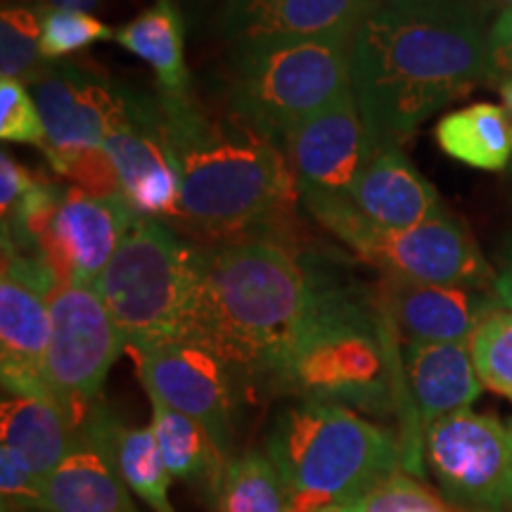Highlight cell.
<instances>
[{
  "label": "cell",
  "mask_w": 512,
  "mask_h": 512,
  "mask_svg": "<svg viewBox=\"0 0 512 512\" xmlns=\"http://www.w3.org/2000/svg\"><path fill=\"white\" fill-rule=\"evenodd\" d=\"M155 105L181 181L176 226L223 245L275 240L302 200L283 147L238 114H214L192 95L159 93Z\"/></svg>",
  "instance_id": "obj_1"
},
{
  "label": "cell",
  "mask_w": 512,
  "mask_h": 512,
  "mask_svg": "<svg viewBox=\"0 0 512 512\" xmlns=\"http://www.w3.org/2000/svg\"><path fill=\"white\" fill-rule=\"evenodd\" d=\"M489 27L375 8L351 41V88L370 150L399 145L427 117L489 81Z\"/></svg>",
  "instance_id": "obj_2"
},
{
  "label": "cell",
  "mask_w": 512,
  "mask_h": 512,
  "mask_svg": "<svg viewBox=\"0 0 512 512\" xmlns=\"http://www.w3.org/2000/svg\"><path fill=\"white\" fill-rule=\"evenodd\" d=\"M330 278L283 242L242 240L207 249L202 344L228 368L280 382L318 323Z\"/></svg>",
  "instance_id": "obj_3"
},
{
  "label": "cell",
  "mask_w": 512,
  "mask_h": 512,
  "mask_svg": "<svg viewBox=\"0 0 512 512\" xmlns=\"http://www.w3.org/2000/svg\"><path fill=\"white\" fill-rule=\"evenodd\" d=\"M207 249L178 238L159 219L136 216L95 292L128 351L202 344Z\"/></svg>",
  "instance_id": "obj_4"
},
{
  "label": "cell",
  "mask_w": 512,
  "mask_h": 512,
  "mask_svg": "<svg viewBox=\"0 0 512 512\" xmlns=\"http://www.w3.org/2000/svg\"><path fill=\"white\" fill-rule=\"evenodd\" d=\"M268 456L283 477L290 512H328L363 501L399 472L392 434L342 403L304 401L275 422Z\"/></svg>",
  "instance_id": "obj_5"
},
{
  "label": "cell",
  "mask_w": 512,
  "mask_h": 512,
  "mask_svg": "<svg viewBox=\"0 0 512 512\" xmlns=\"http://www.w3.org/2000/svg\"><path fill=\"white\" fill-rule=\"evenodd\" d=\"M349 91V38H266L230 48V112L278 147Z\"/></svg>",
  "instance_id": "obj_6"
},
{
  "label": "cell",
  "mask_w": 512,
  "mask_h": 512,
  "mask_svg": "<svg viewBox=\"0 0 512 512\" xmlns=\"http://www.w3.org/2000/svg\"><path fill=\"white\" fill-rule=\"evenodd\" d=\"M280 382L311 401L382 408L392 396V373L384 328L368 299L330 280L318 323Z\"/></svg>",
  "instance_id": "obj_7"
},
{
  "label": "cell",
  "mask_w": 512,
  "mask_h": 512,
  "mask_svg": "<svg viewBox=\"0 0 512 512\" xmlns=\"http://www.w3.org/2000/svg\"><path fill=\"white\" fill-rule=\"evenodd\" d=\"M318 223L380 268L387 278L484 290L498 275L463 223L448 211L408 230H380L351 207L349 197L302 200Z\"/></svg>",
  "instance_id": "obj_8"
},
{
  "label": "cell",
  "mask_w": 512,
  "mask_h": 512,
  "mask_svg": "<svg viewBox=\"0 0 512 512\" xmlns=\"http://www.w3.org/2000/svg\"><path fill=\"white\" fill-rule=\"evenodd\" d=\"M53 332L46 356L50 399L76 432L95 411L102 384L126 339L95 287L62 285L50 302Z\"/></svg>",
  "instance_id": "obj_9"
},
{
  "label": "cell",
  "mask_w": 512,
  "mask_h": 512,
  "mask_svg": "<svg viewBox=\"0 0 512 512\" xmlns=\"http://www.w3.org/2000/svg\"><path fill=\"white\" fill-rule=\"evenodd\" d=\"M62 283L38 256L3 245L0 280V377L5 394L48 396L46 356L53 332L50 302Z\"/></svg>",
  "instance_id": "obj_10"
},
{
  "label": "cell",
  "mask_w": 512,
  "mask_h": 512,
  "mask_svg": "<svg viewBox=\"0 0 512 512\" xmlns=\"http://www.w3.org/2000/svg\"><path fill=\"white\" fill-rule=\"evenodd\" d=\"M422 439L427 463L446 491L482 510L512 508L510 425L467 408L432 422Z\"/></svg>",
  "instance_id": "obj_11"
},
{
  "label": "cell",
  "mask_w": 512,
  "mask_h": 512,
  "mask_svg": "<svg viewBox=\"0 0 512 512\" xmlns=\"http://www.w3.org/2000/svg\"><path fill=\"white\" fill-rule=\"evenodd\" d=\"M105 152L117 169L121 197L128 207L147 219L178 221L181 181L159 128L155 98L124 88L119 110L107 131Z\"/></svg>",
  "instance_id": "obj_12"
},
{
  "label": "cell",
  "mask_w": 512,
  "mask_h": 512,
  "mask_svg": "<svg viewBox=\"0 0 512 512\" xmlns=\"http://www.w3.org/2000/svg\"><path fill=\"white\" fill-rule=\"evenodd\" d=\"M131 356L150 401L200 422L223 456H228L233 399L226 363L197 342L131 351Z\"/></svg>",
  "instance_id": "obj_13"
},
{
  "label": "cell",
  "mask_w": 512,
  "mask_h": 512,
  "mask_svg": "<svg viewBox=\"0 0 512 512\" xmlns=\"http://www.w3.org/2000/svg\"><path fill=\"white\" fill-rule=\"evenodd\" d=\"M136 216L121 195L98 197L81 188H67L38 254L62 285L93 287Z\"/></svg>",
  "instance_id": "obj_14"
},
{
  "label": "cell",
  "mask_w": 512,
  "mask_h": 512,
  "mask_svg": "<svg viewBox=\"0 0 512 512\" xmlns=\"http://www.w3.org/2000/svg\"><path fill=\"white\" fill-rule=\"evenodd\" d=\"M283 152L302 200L349 197L363 166L373 157L354 88L294 128L285 138Z\"/></svg>",
  "instance_id": "obj_15"
},
{
  "label": "cell",
  "mask_w": 512,
  "mask_h": 512,
  "mask_svg": "<svg viewBox=\"0 0 512 512\" xmlns=\"http://www.w3.org/2000/svg\"><path fill=\"white\" fill-rule=\"evenodd\" d=\"M34 86V100L46 128V157H67L86 150H105V138L119 110L124 88L79 64L48 67Z\"/></svg>",
  "instance_id": "obj_16"
},
{
  "label": "cell",
  "mask_w": 512,
  "mask_h": 512,
  "mask_svg": "<svg viewBox=\"0 0 512 512\" xmlns=\"http://www.w3.org/2000/svg\"><path fill=\"white\" fill-rule=\"evenodd\" d=\"M373 0H223L219 31L230 43L266 38H349Z\"/></svg>",
  "instance_id": "obj_17"
},
{
  "label": "cell",
  "mask_w": 512,
  "mask_h": 512,
  "mask_svg": "<svg viewBox=\"0 0 512 512\" xmlns=\"http://www.w3.org/2000/svg\"><path fill=\"white\" fill-rule=\"evenodd\" d=\"M349 202L380 230L415 228L446 211L434 185L415 169L399 145L373 152L349 192Z\"/></svg>",
  "instance_id": "obj_18"
},
{
  "label": "cell",
  "mask_w": 512,
  "mask_h": 512,
  "mask_svg": "<svg viewBox=\"0 0 512 512\" xmlns=\"http://www.w3.org/2000/svg\"><path fill=\"white\" fill-rule=\"evenodd\" d=\"M384 306L406 342H470L479 320L498 302L479 297L477 290L465 287L387 278Z\"/></svg>",
  "instance_id": "obj_19"
},
{
  "label": "cell",
  "mask_w": 512,
  "mask_h": 512,
  "mask_svg": "<svg viewBox=\"0 0 512 512\" xmlns=\"http://www.w3.org/2000/svg\"><path fill=\"white\" fill-rule=\"evenodd\" d=\"M403 356L422 432L446 415L467 411L482 394L467 342H406Z\"/></svg>",
  "instance_id": "obj_20"
},
{
  "label": "cell",
  "mask_w": 512,
  "mask_h": 512,
  "mask_svg": "<svg viewBox=\"0 0 512 512\" xmlns=\"http://www.w3.org/2000/svg\"><path fill=\"white\" fill-rule=\"evenodd\" d=\"M41 512H136L131 491L98 444L81 434L43 482Z\"/></svg>",
  "instance_id": "obj_21"
},
{
  "label": "cell",
  "mask_w": 512,
  "mask_h": 512,
  "mask_svg": "<svg viewBox=\"0 0 512 512\" xmlns=\"http://www.w3.org/2000/svg\"><path fill=\"white\" fill-rule=\"evenodd\" d=\"M60 406L48 396L5 394L0 403V446H8L46 482L50 472L79 444Z\"/></svg>",
  "instance_id": "obj_22"
},
{
  "label": "cell",
  "mask_w": 512,
  "mask_h": 512,
  "mask_svg": "<svg viewBox=\"0 0 512 512\" xmlns=\"http://www.w3.org/2000/svg\"><path fill=\"white\" fill-rule=\"evenodd\" d=\"M81 434L110 456L131 494L155 512H174L169 498L171 477L159 453L152 427H126L98 411L91 413Z\"/></svg>",
  "instance_id": "obj_23"
},
{
  "label": "cell",
  "mask_w": 512,
  "mask_h": 512,
  "mask_svg": "<svg viewBox=\"0 0 512 512\" xmlns=\"http://www.w3.org/2000/svg\"><path fill=\"white\" fill-rule=\"evenodd\" d=\"M114 41L155 72L159 93L171 98L190 95L183 8L178 0H155L150 8L114 31Z\"/></svg>",
  "instance_id": "obj_24"
},
{
  "label": "cell",
  "mask_w": 512,
  "mask_h": 512,
  "mask_svg": "<svg viewBox=\"0 0 512 512\" xmlns=\"http://www.w3.org/2000/svg\"><path fill=\"white\" fill-rule=\"evenodd\" d=\"M434 138L448 157L472 169L505 171L512 162V121L491 102L446 114L434 128Z\"/></svg>",
  "instance_id": "obj_25"
},
{
  "label": "cell",
  "mask_w": 512,
  "mask_h": 512,
  "mask_svg": "<svg viewBox=\"0 0 512 512\" xmlns=\"http://www.w3.org/2000/svg\"><path fill=\"white\" fill-rule=\"evenodd\" d=\"M152 432L166 470L174 479L192 484H209L219 491V482L228 463L209 432L188 415L171 411L164 403L152 401Z\"/></svg>",
  "instance_id": "obj_26"
},
{
  "label": "cell",
  "mask_w": 512,
  "mask_h": 512,
  "mask_svg": "<svg viewBox=\"0 0 512 512\" xmlns=\"http://www.w3.org/2000/svg\"><path fill=\"white\" fill-rule=\"evenodd\" d=\"M216 498L219 512H290L283 477L264 453L228 460Z\"/></svg>",
  "instance_id": "obj_27"
},
{
  "label": "cell",
  "mask_w": 512,
  "mask_h": 512,
  "mask_svg": "<svg viewBox=\"0 0 512 512\" xmlns=\"http://www.w3.org/2000/svg\"><path fill=\"white\" fill-rule=\"evenodd\" d=\"M41 48V8L5 3L0 12V74L3 79L34 83L46 72Z\"/></svg>",
  "instance_id": "obj_28"
},
{
  "label": "cell",
  "mask_w": 512,
  "mask_h": 512,
  "mask_svg": "<svg viewBox=\"0 0 512 512\" xmlns=\"http://www.w3.org/2000/svg\"><path fill=\"white\" fill-rule=\"evenodd\" d=\"M467 344L484 387L512 401V311L494 306Z\"/></svg>",
  "instance_id": "obj_29"
},
{
  "label": "cell",
  "mask_w": 512,
  "mask_h": 512,
  "mask_svg": "<svg viewBox=\"0 0 512 512\" xmlns=\"http://www.w3.org/2000/svg\"><path fill=\"white\" fill-rule=\"evenodd\" d=\"M107 38H114V31L91 12L41 5V48L46 60H60Z\"/></svg>",
  "instance_id": "obj_30"
},
{
  "label": "cell",
  "mask_w": 512,
  "mask_h": 512,
  "mask_svg": "<svg viewBox=\"0 0 512 512\" xmlns=\"http://www.w3.org/2000/svg\"><path fill=\"white\" fill-rule=\"evenodd\" d=\"M0 138L5 143L46 147V128L36 100L17 79L0 81Z\"/></svg>",
  "instance_id": "obj_31"
},
{
  "label": "cell",
  "mask_w": 512,
  "mask_h": 512,
  "mask_svg": "<svg viewBox=\"0 0 512 512\" xmlns=\"http://www.w3.org/2000/svg\"><path fill=\"white\" fill-rule=\"evenodd\" d=\"M366 512H448L437 496L415 479L401 475L387 477L370 491Z\"/></svg>",
  "instance_id": "obj_32"
},
{
  "label": "cell",
  "mask_w": 512,
  "mask_h": 512,
  "mask_svg": "<svg viewBox=\"0 0 512 512\" xmlns=\"http://www.w3.org/2000/svg\"><path fill=\"white\" fill-rule=\"evenodd\" d=\"M377 8L434 22H472L489 27V0H373Z\"/></svg>",
  "instance_id": "obj_33"
},
{
  "label": "cell",
  "mask_w": 512,
  "mask_h": 512,
  "mask_svg": "<svg viewBox=\"0 0 512 512\" xmlns=\"http://www.w3.org/2000/svg\"><path fill=\"white\" fill-rule=\"evenodd\" d=\"M0 496L3 508L41 510L43 479L27 465V460L8 446H0Z\"/></svg>",
  "instance_id": "obj_34"
},
{
  "label": "cell",
  "mask_w": 512,
  "mask_h": 512,
  "mask_svg": "<svg viewBox=\"0 0 512 512\" xmlns=\"http://www.w3.org/2000/svg\"><path fill=\"white\" fill-rule=\"evenodd\" d=\"M486 53H489V83H501L512 76V5L491 19L486 31Z\"/></svg>",
  "instance_id": "obj_35"
},
{
  "label": "cell",
  "mask_w": 512,
  "mask_h": 512,
  "mask_svg": "<svg viewBox=\"0 0 512 512\" xmlns=\"http://www.w3.org/2000/svg\"><path fill=\"white\" fill-rule=\"evenodd\" d=\"M34 183L36 176L29 174L8 150L0 152V211H3V219H8L15 211Z\"/></svg>",
  "instance_id": "obj_36"
},
{
  "label": "cell",
  "mask_w": 512,
  "mask_h": 512,
  "mask_svg": "<svg viewBox=\"0 0 512 512\" xmlns=\"http://www.w3.org/2000/svg\"><path fill=\"white\" fill-rule=\"evenodd\" d=\"M494 299L498 306L512 311V256L508 259V264L501 273H498L496 283H494Z\"/></svg>",
  "instance_id": "obj_37"
},
{
  "label": "cell",
  "mask_w": 512,
  "mask_h": 512,
  "mask_svg": "<svg viewBox=\"0 0 512 512\" xmlns=\"http://www.w3.org/2000/svg\"><path fill=\"white\" fill-rule=\"evenodd\" d=\"M102 3H105V0H43V5H48V8H67L83 12L98 10Z\"/></svg>",
  "instance_id": "obj_38"
},
{
  "label": "cell",
  "mask_w": 512,
  "mask_h": 512,
  "mask_svg": "<svg viewBox=\"0 0 512 512\" xmlns=\"http://www.w3.org/2000/svg\"><path fill=\"white\" fill-rule=\"evenodd\" d=\"M221 3L223 0H178V5L192 12V15H197V12L209 10V8H221Z\"/></svg>",
  "instance_id": "obj_39"
},
{
  "label": "cell",
  "mask_w": 512,
  "mask_h": 512,
  "mask_svg": "<svg viewBox=\"0 0 512 512\" xmlns=\"http://www.w3.org/2000/svg\"><path fill=\"white\" fill-rule=\"evenodd\" d=\"M498 93H501L503 110L508 112V117H510V121H512V76H508V79L498 83Z\"/></svg>",
  "instance_id": "obj_40"
},
{
  "label": "cell",
  "mask_w": 512,
  "mask_h": 512,
  "mask_svg": "<svg viewBox=\"0 0 512 512\" xmlns=\"http://www.w3.org/2000/svg\"><path fill=\"white\" fill-rule=\"evenodd\" d=\"M328 512H366V498H363V501L347 503V505H337V508H332Z\"/></svg>",
  "instance_id": "obj_41"
},
{
  "label": "cell",
  "mask_w": 512,
  "mask_h": 512,
  "mask_svg": "<svg viewBox=\"0 0 512 512\" xmlns=\"http://www.w3.org/2000/svg\"><path fill=\"white\" fill-rule=\"evenodd\" d=\"M505 176H508V185H510V202H512V162L508 169H505Z\"/></svg>",
  "instance_id": "obj_42"
},
{
  "label": "cell",
  "mask_w": 512,
  "mask_h": 512,
  "mask_svg": "<svg viewBox=\"0 0 512 512\" xmlns=\"http://www.w3.org/2000/svg\"><path fill=\"white\" fill-rule=\"evenodd\" d=\"M498 3H505V8H508V5H512V0H498Z\"/></svg>",
  "instance_id": "obj_43"
},
{
  "label": "cell",
  "mask_w": 512,
  "mask_h": 512,
  "mask_svg": "<svg viewBox=\"0 0 512 512\" xmlns=\"http://www.w3.org/2000/svg\"><path fill=\"white\" fill-rule=\"evenodd\" d=\"M510 430H512V422H510Z\"/></svg>",
  "instance_id": "obj_44"
}]
</instances>
